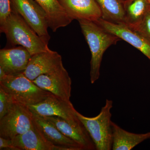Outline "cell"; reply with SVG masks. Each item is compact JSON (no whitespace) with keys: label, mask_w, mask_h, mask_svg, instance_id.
Segmentation results:
<instances>
[{"label":"cell","mask_w":150,"mask_h":150,"mask_svg":"<svg viewBox=\"0 0 150 150\" xmlns=\"http://www.w3.org/2000/svg\"><path fill=\"white\" fill-rule=\"evenodd\" d=\"M91 52V82L95 83L99 79L103 57L110 46L121 40L98 24L96 22L86 20L78 21Z\"/></svg>","instance_id":"obj_1"},{"label":"cell","mask_w":150,"mask_h":150,"mask_svg":"<svg viewBox=\"0 0 150 150\" xmlns=\"http://www.w3.org/2000/svg\"><path fill=\"white\" fill-rule=\"evenodd\" d=\"M0 30L6 34L11 44L24 47L31 56L50 50L48 43L38 35L24 19L13 9L5 24L0 27Z\"/></svg>","instance_id":"obj_2"},{"label":"cell","mask_w":150,"mask_h":150,"mask_svg":"<svg viewBox=\"0 0 150 150\" xmlns=\"http://www.w3.org/2000/svg\"><path fill=\"white\" fill-rule=\"evenodd\" d=\"M112 100L106 99L99 114L95 117H86L77 112L78 118L88 132L97 150H112Z\"/></svg>","instance_id":"obj_3"},{"label":"cell","mask_w":150,"mask_h":150,"mask_svg":"<svg viewBox=\"0 0 150 150\" xmlns=\"http://www.w3.org/2000/svg\"><path fill=\"white\" fill-rule=\"evenodd\" d=\"M0 86L13 96L16 102L27 106L41 102L52 94L40 88L23 74L7 75L0 81Z\"/></svg>","instance_id":"obj_4"},{"label":"cell","mask_w":150,"mask_h":150,"mask_svg":"<svg viewBox=\"0 0 150 150\" xmlns=\"http://www.w3.org/2000/svg\"><path fill=\"white\" fill-rule=\"evenodd\" d=\"M34 126L33 114L28 106L16 102L0 119V137L12 139Z\"/></svg>","instance_id":"obj_5"},{"label":"cell","mask_w":150,"mask_h":150,"mask_svg":"<svg viewBox=\"0 0 150 150\" xmlns=\"http://www.w3.org/2000/svg\"><path fill=\"white\" fill-rule=\"evenodd\" d=\"M12 8L17 12L38 35L48 43L50 36L47 15L35 0H11Z\"/></svg>","instance_id":"obj_6"},{"label":"cell","mask_w":150,"mask_h":150,"mask_svg":"<svg viewBox=\"0 0 150 150\" xmlns=\"http://www.w3.org/2000/svg\"><path fill=\"white\" fill-rule=\"evenodd\" d=\"M28 108L34 114L43 116H57L75 125H82L70 100H65L51 94L46 99Z\"/></svg>","instance_id":"obj_7"},{"label":"cell","mask_w":150,"mask_h":150,"mask_svg":"<svg viewBox=\"0 0 150 150\" xmlns=\"http://www.w3.org/2000/svg\"><path fill=\"white\" fill-rule=\"evenodd\" d=\"M32 81L43 90L65 100H70L72 81L64 67L51 74L40 75Z\"/></svg>","instance_id":"obj_8"},{"label":"cell","mask_w":150,"mask_h":150,"mask_svg":"<svg viewBox=\"0 0 150 150\" xmlns=\"http://www.w3.org/2000/svg\"><path fill=\"white\" fill-rule=\"evenodd\" d=\"M63 67L62 56L49 50L32 55L23 74L33 81L40 75L54 72Z\"/></svg>","instance_id":"obj_9"},{"label":"cell","mask_w":150,"mask_h":150,"mask_svg":"<svg viewBox=\"0 0 150 150\" xmlns=\"http://www.w3.org/2000/svg\"><path fill=\"white\" fill-rule=\"evenodd\" d=\"M95 22L108 32L137 48L150 61V42L139 32L124 23H113L102 18Z\"/></svg>","instance_id":"obj_10"},{"label":"cell","mask_w":150,"mask_h":150,"mask_svg":"<svg viewBox=\"0 0 150 150\" xmlns=\"http://www.w3.org/2000/svg\"><path fill=\"white\" fill-rule=\"evenodd\" d=\"M31 57L29 51L22 46L1 49L0 68L9 76L23 74Z\"/></svg>","instance_id":"obj_11"},{"label":"cell","mask_w":150,"mask_h":150,"mask_svg":"<svg viewBox=\"0 0 150 150\" xmlns=\"http://www.w3.org/2000/svg\"><path fill=\"white\" fill-rule=\"evenodd\" d=\"M67 13L73 20L96 21L102 13L96 0H59Z\"/></svg>","instance_id":"obj_12"},{"label":"cell","mask_w":150,"mask_h":150,"mask_svg":"<svg viewBox=\"0 0 150 150\" xmlns=\"http://www.w3.org/2000/svg\"><path fill=\"white\" fill-rule=\"evenodd\" d=\"M43 117L56 126L66 137L80 145L83 150H96L93 142L83 124L74 125L57 116Z\"/></svg>","instance_id":"obj_13"},{"label":"cell","mask_w":150,"mask_h":150,"mask_svg":"<svg viewBox=\"0 0 150 150\" xmlns=\"http://www.w3.org/2000/svg\"><path fill=\"white\" fill-rule=\"evenodd\" d=\"M33 114L34 126L48 142L56 146L69 148L71 150H83L80 145L64 136L43 116Z\"/></svg>","instance_id":"obj_14"},{"label":"cell","mask_w":150,"mask_h":150,"mask_svg":"<svg viewBox=\"0 0 150 150\" xmlns=\"http://www.w3.org/2000/svg\"><path fill=\"white\" fill-rule=\"evenodd\" d=\"M13 143L20 150H71L56 146L48 142L34 126L23 134L12 139Z\"/></svg>","instance_id":"obj_15"},{"label":"cell","mask_w":150,"mask_h":150,"mask_svg":"<svg viewBox=\"0 0 150 150\" xmlns=\"http://www.w3.org/2000/svg\"><path fill=\"white\" fill-rule=\"evenodd\" d=\"M46 13L48 26L53 31L56 32L60 28L69 25L73 21L59 0H35Z\"/></svg>","instance_id":"obj_16"},{"label":"cell","mask_w":150,"mask_h":150,"mask_svg":"<svg viewBox=\"0 0 150 150\" xmlns=\"http://www.w3.org/2000/svg\"><path fill=\"white\" fill-rule=\"evenodd\" d=\"M112 150H130L145 140L150 139V132L135 134L126 131L112 122Z\"/></svg>","instance_id":"obj_17"},{"label":"cell","mask_w":150,"mask_h":150,"mask_svg":"<svg viewBox=\"0 0 150 150\" xmlns=\"http://www.w3.org/2000/svg\"><path fill=\"white\" fill-rule=\"evenodd\" d=\"M104 20L115 23L126 24L124 4L121 0H96Z\"/></svg>","instance_id":"obj_18"},{"label":"cell","mask_w":150,"mask_h":150,"mask_svg":"<svg viewBox=\"0 0 150 150\" xmlns=\"http://www.w3.org/2000/svg\"><path fill=\"white\" fill-rule=\"evenodd\" d=\"M126 24L133 26L139 22L150 9L149 0H127L123 3Z\"/></svg>","instance_id":"obj_19"},{"label":"cell","mask_w":150,"mask_h":150,"mask_svg":"<svg viewBox=\"0 0 150 150\" xmlns=\"http://www.w3.org/2000/svg\"><path fill=\"white\" fill-rule=\"evenodd\" d=\"M16 102L13 96L0 86V119L8 112Z\"/></svg>","instance_id":"obj_20"},{"label":"cell","mask_w":150,"mask_h":150,"mask_svg":"<svg viewBox=\"0 0 150 150\" xmlns=\"http://www.w3.org/2000/svg\"><path fill=\"white\" fill-rule=\"evenodd\" d=\"M129 27L139 32L150 42V9L139 22Z\"/></svg>","instance_id":"obj_21"},{"label":"cell","mask_w":150,"mask_h":150,"mask_svg":"<svg viewBox=\"0 0 150 150\" xmlns=\"http://www.w3.org/2000/svg\"><path fill=\"white\" fill-rule=\"evenodd\" d=\"M12 10L11 0H0V27L5 24Z\"/></svg>","instance_id":"obj_22"},{"label":"cell","mask_w":150,"mask_h":150,"mask_svg":"<svg viewBox=\"0 0 150 150\" xmlns=\"http://www.w3.org/2000/svg\"><path fill=\"white\" fill-rule=\"evenodd\" d=\"M0 150H20L13 145L11 139L0 137Z\"/></svg>","instance_id":"obj_23"},{"label":"cell","mask_w":150,"mask_h":150,"mask_svg":"<svg viewBox=\"0 0 150 150\" xmlns=\"http://www.w3.org/2000/svg\"><path fill=\"white\" fill-rule=\"evenodd\" d=\"M6 75L3 69L0 68V81L2 80Z\"/></svg>","instance_id":"obj_24"},{"label":"cell","mask_w":150,"mask_h":150,"mask_svg":"<svg viewBox=\"0 0 150 150\" xmlns=\"http://www.w3.org/2000/svg\"><path fill=\"white\" fill-rule=\"evenodd\" d=\"M122 1H123V3L124 2L126 1H127V0H121Z\"/></svg>","instance_id":"obj_25"},{"label":"cell","mask_w":150,"mask_h":150,"mask_svg":"<svg viewBox=\"0 0 150 150\" xmlns=\"http://www.w3.org/2000/svg\"><path fill=\"white\" fill-rule=\"evenodd\" d=\"M149 3L150 4V0H149Z\"/></svg>","instance_id":"obj_26"}]
</instances>
